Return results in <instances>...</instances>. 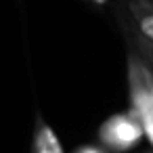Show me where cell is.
<instances>
[{"mask_svg": "<svg viewBox=\"0 0 153 153\" xmlns=\"http://www.w3.org/2000/svg\"><path fill=\"white\" fill-rule=\"evenodd\" d=\"M78 153H103V151H101L99 147H90V145H88V147H82Z\"/></svg>", "mask_w": 153, "mask_h": 153, "instance_id": "6", "label": "cell"}, {"mask_svg": "<svg viewBox=\"0 0 153 153\" xmlns=\"http://www.w3.org/2000/svg\"><path fill=\"white\" fill-rule=\"evenodd\" d=\"M115 17L126 46L153 55V0H120Z\"/></svg>", "mask_w": 153, "mask_h": 153, "instance_id": "1", "label": "cell"}, {"mask_svg": "<svg viewBox=\"0 0 153 153\" xmlns=\"http://www.w3.org/2000/svg\"><path fill=\"white\" fill-rule=\"evenodd\" d=\"M32 153H65L59 136L51 128V124L38 113L36 115V126H34V147Z\"/></svg>", "mask_w": 153, "mask_h": 153, "instance_id": "4", "label": "cell"}, {"mask_svg": "<svg viewBox=\"0 0 153 153\" xmlns=\"http://www.w3.org/2000/svg\"><path fill=\"white\" fill-rule=\"evenodd\" d=\"M101 143L113 151H128L138 145L145 136L140 120L132 111H122L111 115L99 130Z\"/></svg>", "mask_w": 153, "mask_h": 153, "instance_id": "3", "label": "cell"}, {"mask_svg": "<svg viewBox=\"0 0 153 153\" xmlns=\"http://www.w3.org/2000/svg\"><path fill=\"white\" fill-rule=\"evenodd\" d=\"M128 94L130 111L140 120L145 136L153 145V71L147 63L128 48Z\"/></svg>", "mask_w": 153, "mask_h": 153, "instance_id": "2", "label": "cell"}, {"mask_svg": "<svg viewBox=\"0 0 153 153\" xmlns=\"http://www.w3.org/2000/svg\"><path fill=\"white\" fill-rule=\"evenodd\" d=\"M84 2L94 4V7H107V2H109V0H84Z\"/></svg>", "mask_w": 153, "mask_h": 153, "instance_id": "7", "label": "cell"}, {"mask_svg": "<svg viewBox=\"0 0 153 153\" xmlns=\"http://www.w3.org/2000/svg\"><path fill=\"white\" fill-rule=\"evenodd\" d=\"M130 51H132V48H130ZM134 53H136V55H138V57L147 63V67L153 71V55H149V53H138V51H134Z\"/></svg>", "mask_w": 153, "mask_h": 153, "instance_id": "5", "label": "cell"}]
</instances>
